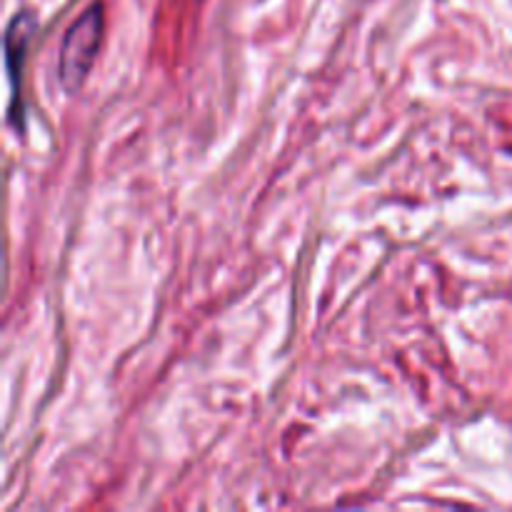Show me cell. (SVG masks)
I'll list each match as a JSON object with an SVG mask.
<instances>
[{
    "label": "cell",
    "instance_id": "1",
    "mask_svg": "<svg viewBox=\"0 0 512 512\" xmlns=\"http://www.w3.org/2000/svg\"><path fill=\"white\" fill-rule=\"evenodd\" d=\"M100 43H103V5L93 3L80 18H75L60 45L58 80L65 93L73 95L83 88L98 58Z\"/></svg>",
    "mask_w": 512,
    "mask_h": 512
},
{
    "label": "cell",
    "instance_id": "2",
    "mask_svg": "<svg viewBox=\"0 0 512 512\" xmlns=\"http://www.w3.org/2000/svg\"><path fill=\"white\" fill-rule=\"evenodd\" d=\"M35 30H38V20L33 13L23 10V13H15L10 20L8 30H5V65H8V78L13 85V103H10V120L15 123V128L23 130V68L25 60H28V48L30 40H33Z\"/></svg>",
    "mask_w": 512,
    "mask_h": 512
}]
</instances>
